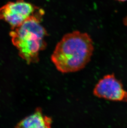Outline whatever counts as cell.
<instances>
[{
  "instance_id": "5",
  "label": "cell",
  "mask_w": 127,
  "mask_h": 128,
  "mask_svg": "<svg viewBox=\"0 0 127 128\" xmlns=\"http://www.w3.org/2000/svg\"><path fill=\"white\" fill-rule=\"evenodd\" d=\"M53 120L43 114L41 108H38L31 114L27 116L17 123L16 127L21 128H50Z\"/></svg>"
},
{
  "instance_id": "4",
  "label": "cell",
  "mask_w": 127,
  "mask_h": 128,
  "mask_svg": "<svg viewBox=\"0 0 127 128\" xmlns=\"http://www.w3.org/2000/svg\"><path fill=\"white\" fill-rule=\"evenodd\" d=\"M38 9L24 0L9 2L0 8V20L5 21L14 29L34 14Z\"/></svg>"
},
{
  "instance_id": "6",
  "label": "cell",
  "mask_w": 127,
  "mask_h": 128,
  "mask_svg": "<svg viewBox=\"0 0 127 128\" xmlns=\"http://www.w3.org/2000/svg\"><path fill=\"white\" fill-rule=\"evenodd\" d=\"M123 22H124V24L127 26V15L123 20Z\"/></svg>"
},
{
  "instance_id": "1",
  "label": "cell",
  "mask_w": 127,
  "mask_h": 128,
  "mask_svg": "<svg viewBox=\"0 0 127 128\" xmlns=\"http://www.w3.org/2000/svg\"><path fill=\"white\" fill-rule=\"evenodd\" d=\"M94 50L90 35L76 31L64 36L55 46L51 60L56 68L63 74L76 72L88 64Z\"/></svg>"
},
{
  "instance_id": "2",
  "label": "cell",
  "mask_w": 127,
  "mask_h": 128,
  "mask_svg": "<svg viewBox=\"0 0 127 128\" xmlns=\"http://www.w3.org/2000/svg\"><path fill=\"white\" fill-rule=\"evenodd\" d=\"M43 14L37 11L10 32L11 41L21 58L28 64L37 63L46 48L47 32L41 24Z\"/></svg>"
},
{
  "instance_id": "3",
  "label": "cell",
  "mask_w": 127,
  "mask_h": 128,
  "mask_svg": "<svg viewBox=\"0 0 127 128\" xmlns=\"http://www.w3.org/2000/svg\"><path fill=\"white\" fill-rule=\"evenodd\" d=\"M98 98L112 101L127 102V90L114 74H109L100 79L93 91Z\"/></svg>"
},
{
  "instance_id": "7",
  "label": "cell",
  "mask_w": 127,
  "mask_h": 128,
  "mask_svg": "<svg viewBox=\"0 0 127 128\" xmlns=\"http://www.w3.org/2000/svg\"><path fill=\"white\" fill-rule=\"evenodd\" d=\"M117 1H120V2H125L127 1V0H116Z\"/></svg>"
}]
</instances>
